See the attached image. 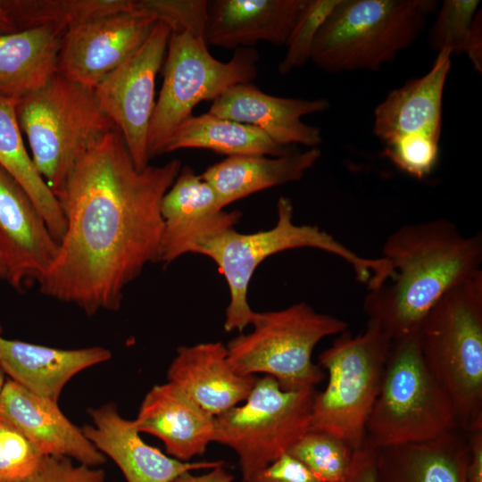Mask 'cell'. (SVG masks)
<instances>
[{"instance_id": "cell-9", "label": "cell", "mask_w": 482, "mask_h": 482, "mask_svg": "<svg viewBox=\"0 0 482 482\" xmlns=\"http://www.w3.org/2000/svg\"><path fill=\"white\" fill-rule=\"evenodd\" d=\"M251 325V332L226 345L230 365L241 375H268L284 390L314 387L322 381L323 370L312 361L313 349L324 337L348 328L345 320L318 312L305 302L255 312Z\"/></svg>"}, {"instance_id": "cell-29", "label": "cell", "mask_w": 482, "mask_h": 482, "mask_svg": "<svg viewBox=\"0 0 482 482\" xmlns=\"http://www.w3.org/2000/svg\"><path fill=\"white\" fill-rule=\"evenodd\" d=\"M222 210L212 186L191 167L182 166L162 201V234L174 233L202 222Z\"/></svg>"}, {"instance_id": "cell-30", "label": "cell", "mask_w": 482, "mask_h": 482, "mask_svg": "<svg viewBox=\"0 0 482 482\" xmlns=\"http://www.w3.org/2000/svg\"><path fill=\"white\" fill-rule=\"evenodd\" d=\"M354 450L343 439L321 431H308L287 453L300 461L320 482H342Z\"/></svg>"}, {"instance_id": "cell-19", "label": "cell", "mask_w": 482, "mask_h": 482, "mask_svg": "<svg viewBox=\"0 0 482 482\" xmlns=\"http://www.w3.org/2000/svg\"><path fill=\"white\" fill-rule=\"evenodd\" d=\"M137 430L162 441L170 457L188 461L213 443L214 416L171 382L154 386L134 420Z\"/></svg>"}, {"instance_id": "cell-12", "label": "cell", "mask_w": 482, "mask_h": 482, "mask_svg": "<svg viewBox=\"0 0 482 482\" xmlns=\"http://www.w3.org/2000/svg\"><path fill=\"white\" fill-rule=\"evenodd\" d=\"M171 29L158 21L142 46L94 89L100 109L121 133L135 167L149 165L147 138L155 79Z\"/></svg>"}, {"instance_id": "cell-36", "label": "cell", "mask_w": 482, "mask_h": 482, "mask_svg": "<svg viewBox=\"0 0 482 482\" xmlns=\"http://www.w3.org/2000/svg\"><path fill=\"white\" fill-rule=\"evenodd\" d=\"M25 482H105L102 469L74 465L71 459L45 455Z\"/></svg>"}, {"instance_id": "cell-33", "label": "cell", "mask_w": 482, "mask_h": 482, "mask_svg": "<svg viewBox=\"0 0 482 482\" xmlns=\"http://www.w3.org/2000/svg\"><path fill=\"white\" fill-rule=\"evenodd\" d=\"M135 11L165 23L171 32L204 38L208 0H136Z\"/></svg>"}, {"instance_id": "cell-44", "label": "cell", "mask_w": 482, "mask_h": 482, "mask_svg": "<svg viewBox=\"0 0 482 482\" xmlns=\"http://www.w3.org/2000/svg\"><path fill=\"white\" fill-rule=\"evenodd\" d=\"M5 380H4V372L0 365V395L2 393L3 387L4 386Z\"/></svg>"}, {"instance_id": "cell-21", "label": "cell", "mask_w": 482, "mask_h": 482, "mask_svg": "<svg viewBox=\"0 0 482 482\" xmlns=\"http://www.w3.org/2000/svg\"><path fill=\"white\" fill-rule=\"evenodd\" d=\"M451 56L449 50L438 51L428 73L390 91L377 106L373 132L383 144L408 136L439 140L443 93Z\"/></svg>"}, {"instance_id": "cell-24", "label": "cell", "mask_w": 482, "mask_h": 482, "mask_svg": "<svg viewBox=\"0 0 482 482\" xmlns=\"http://www.w3.org/2000/svg\"><path fill=\"white\" fill-rule=\"evenodd\" d=\"M321 155L319 147L281 156L237 155L210 166L201 177L214 189L223 209L253 193L300 180Z\"/></svg>"}, {"instance_id": "cell-40", "label": "cell", "mask_w": 482, "mask_h": 482, "mask_svg": "<svg viewBox=\"0 0 482 482\" xmlns=\"http://www.w3.org/2000/svg\"><path fill=\"white\" fill-rule=\"evenodd\" d=\"M474 70L479 74L482 73V17L481 11L478 10L473 20L471 29L468 35L464 52Z\"/></svg>"}, {"instance_id": "cell-2", "label": "cell", "mask_w": 482, "mask_h": 482, "mask_svg": "<svg viewBox=\"0 0 482 482\" xmlns=\"http://www.w3.org/2000/svg\"><path fill=\"white\" fill-rule=\"evenodd\" d=\"M238 211L223 210L200 223L162 237L158 262L170 263L192 253L212 259L223 274L229 291L224 329L242 331L252 324L255 312L247 300L253 272L268 257L295 248H314L334 254L346 262L356 278L367 287L379 286L392 274L388 260L363 257L315 225L294 221L291 200L280 196L277 203V221L268 230L240 233L234 226L241 218Z\"/></svg>"}, {"instance_id": "cell-18", "label": "cell", "mask_w": 482, "mask_h": 482, "mask_svg": "<svg viewBox=\"0 0 482 482\" xmlns=\"http://www.w3.org/2000/svg\"><path fill=\"white\" fill-rule=\"evenodd\" d=\"M307 1H208L205 41L235 50L262 41L285 46Z\"/></svg>"}, {"instance_id": "cell-41", "label": "cell", "mask_w": 482, "mask_h": 482, "mask_svg": "<svg viewBox=\"0 0 482 482\" xmlns=\"http://www.w3.org/2000/svg\"><path fill=\"white\" fill-rule=\"evenodd\" d=\"M234 477L225 468L224 464L208 470L207 472L194 475L191 471L185 472L171 482H233Z\"/></svg>"}, {"instance_id": "cell-6", "label": "cell", "mask_w": 482, "mask_h": 482, "mask_svg": "<svg viewBox=\"0 0 482 482\" xmlns=\"http://www.w3.org/2000/svg\"><path fill=\"white\" fill-rule=\"evenodd\" d=\"M432 0H339L320 26L311 61L329 73L378 70L424 29Z\"/></svg>"}, {"instance_id": "cell-26", "label": "cell", "mask_w": 482, "mask_h": 482, "mask_svg": "<svg viewBox=\"0 0 482 482\" xmlns=\"http://www.w3.org/2000/svg\"><path fill=\"white\" fill-rule=\"evenodd\" d=\"M186 148L209 149L229 157L281 156L295 149L279 145L256 127L212 115H191L166 142L162 154Z\"/></svg>"}, {"instance_id": "cell-34", "label": "cell", "mask_w": 482, "mask_h": 482, "mask_svg": "<svg viewBox=\"0 0 482 482\" xmlns=\"http://www.w3.org/2000/svg\"><path fill=\"white\" fill-rule=\"evenodd\" d=\"M43 456L21 431L0 420V482H25Z\"/></svg>"}, {"instance_id": "cell-37", "label": "cell", "mask_w": 482, "mask_h": 482, "mask_svg": "<svg viewBox=\"0 0 482 482\" xmlns=\"http://www.w3.org/2000/svg\"><path fill=\"white\" fill-rule=\"evenodd\" d=\"M240 482H320L307 468L285 453L259 471L242 478Z\"/></svg>"}, {"instance_id": "cell-7", "label": "cell", "mask_w": 482, "mask_h": 482, "mask_svg": "<svg viewBox=\"0 0 482 482\" xmlns=\"http://www.w3.org/2000/svg\"><path fill=\"white\" fill-rule=\"evenodd\" d=\"M454 428L452 401L426 364L417 332L394 340L364 442L378 449L430 440Z\"/></svg>"}, {"instance_id": "cell-22", "label": "cell", "mask_w": 482, "mask_h": 482, "mask_svg": "<svg viewBox=\"0 0 482 482\" xmlns=\"http://www.w3.org/2000/svg\"><path fill=\"white\" fill-rule=\"evenodd\" d=\"M111 357V352L101 346L58 349L5 339L0 334L4 374L29 392L56 403L73 376Z\"/></svg>"}, {"instance_id": "cell-17", "label": "cell", "mask_w": 482, "mask_h": 482, "mask_svg": "<svg viewBox=\"0 0 482 482\" xmlns=\"http://www.w3.org/2000/svg\"><path fill=\"white\" fill-rule=\"evenodd\" d=\"M0 420L21 431L44 455L74 459L97 467L106 456L59 409L57 403L6 380L0 395Z\"/></svg>"}, {"instance_id": "cell-3", "label": "cell", "mask_w": 482, "mask_h": 482, "mask_svg": "<svg viewBox=\"0 0 482 482\" xmlns=\"http://www.w3.org/2000/svg\"><path fill=\"white\" fill-rule=\"evenodd\" d=\"M381 256L393 274L369 289L363 311L394 341L417 332L448 290L481 270L482 235L465 237L446 219L409 223L387 237Z\"/></svg>"}, {"instance_id": "cell-38", "label": "cell", "mask_w": 482, "mask_h": 482, "mask_svg": "<svg viewBox=\"0 0 482 482\" xmlns=\"http://www.w3.org/2000/svg\"><path fill=\"white\" fill-rule=\"evenodd\" d=\"M342 482H377L376 449L364 442L362 447L354 450L352 465Z\"/></svg>"}, {"instance_id": "cell-35", "label": "cell", "mask_w": 482, "mask_h": 482, "mask_svg": "<svg viewBox=\"0 0 482 482\" xmlns=\"http://www.w3.org/2000/svg\"><path fill=\"white\" fill-rule=\"evenodd\" d=\"M383 154L399 170L422 179L436 168L439 140L421 136L398 137L384 144Z\"/></svg>"}, {"instance_id": "cell-20", "label": "cell", "mask_w": 482, "mask_h": 482, "mask_svg": "<svg viewBox=\"0 0 482 482\" xmlns=\"http://www.w3.org/2000/svg\"><path fill=\"white\" fill-rule=\"evenodd\" d=\"M167 378L217 416L243 403L257 378L235 371L228 359L227 346L217 341L179 346L168 368Z\"/></svg>"}, {"instance_id": "cell-43", "label": "cell", "mask_w": 482, "mask_h": 482, "mask_svg": "<svg viewBox=\"0 0 482 482\" xmlns=\"http://www.w3.org/2000/svg\"><path fill=\"white\" fill-rule=\"evenodd\" d=\"M0 278H6V268L0 255Z\"/></svg>"}, {"instance_id": "cell-25", "label": "cell", "mask_w": 482, "mask_h": 482, "mask_svg": "<svg viewBox=\"0 0 482 482\" xmlns=\"http://www.w3.org/2000/svg\"><path fill=\"white\" fill-rule=\"evenodd\" d=\"M63 35L39 27L0 36V94L18 102L57 74Z\"/></svg>"}, {"instance_id": "cell-42", "label": "cell", "mask_w": 482, "mask_h": 482, "mask_svg": "<svg viewBox=\"0 0 482 482\" xmlns=\"http://www.w3.org/2000/svg\"><path fill=\"white\" fill-rule=\"evenodd\" d=\"M7 0H0V36L17 32Z\"/></svg>"}, {"instance_id": "cell-39", "label": "cell", "mask_w": 482, "mask_h": 482, "mask_svg": "<svg viewBox=\"0 0 482 482\" xmlns=\"http://www.w3.org/2000/svg\"><path fill=\"white\" fill-rule=\"evenodd\" d=\"M469 457L467 482H482V428L466 433Z\"/></svg>"}, {"instance_id": "cell-13", "label": "cell", "mask_w": 482, "mask_h": 482, "mask_svg": "<svg viewBox=\"0 0 482 482\" xmlns=\"http://www.w3.org/2000/svg\"><path fill=\"white\" fill-rule=\"evenodd\" d=\"M157 23L137 11L98 17L62 36L57 73L95 89L146 40Z\"/></svg>"}, {"instance_id": "cell-1", "label": "cell", "mask_w": 482, "mask_h": 482, "mask_svg": "<svg viewBox=\"0 0 482 482\" xmlns=\"http://www.w3.org/2000/svg\"><path fill=\"white\" fill-rule=\"evenodd\" d=\"M181 167L174 159L137 170L117 128L97 140L58 198L66 231L40 292L88 315L117 311L126 287L158 262L161 204Z\"/></svg>"}, {"instance_id": "cell-31", "label": "cell", "mask_w": 482, "mask_h": 482, "mask_svg": "<svg viewBox=\"0 0 482 482\" xmlns=\"http://www.w3.org/2000/svg\"><path fill=\"white\" fill-rule=\"evenodd\" d=\"M339 0H308L286 43V54L278 65L280 75L311 61L316 35Z\"/></svg>"}, {"instance_id": "cell-4", "label": "cell", "mask_w": 482, "mask_h": 482, "mask_svg": "<svg viewBox=\"0 0 482 482\" xmlns=\"http://www.w3.org/2000/svg\"><path fill=\"white\" fill-rule=\"evenodd\" d=\"M423 359L450 397L459 428H482V270L448 290L417 331Z\"/></svg>"}, {"instance_id": "cell-15", "label": "cell", "mask_w": 482, "mask_h": 482, "mask_svg": "<svg viewBox=\"0 0 482 482\" xmlns=\"http://www.w3.org/2000/svg\"><path fill=\"white\" fill-rule=\"evenodd\" d=\"M93 425L81 428L84 436L104 455L110 457L127 482H171L179 475L210 470L222 461H181L145 443L134 420L124 419L113 403L88 411Z\"/></svg>"}, {"instance_id": "cell-45", "label": "cell", "mask_w": 482, "mask_h": 482, "mask_svg": "<svg viewBox=\"0 0 482 482\" xmlns=\"http://www.w3.org/2000/svg\"><path fill=\"white\" fill-rule=\"evenodd\" d=\"M1 331H2V328H1V326H0V334H1Z\"/></svg>"}, {"instance_id": "cell-5", "label": "cell", "mask_w": 482, "mask_h": 482, "mask_svg": "<svg viewBox=\"0 0 482 482\" xmlns=\"http://www.w3.org/2000/svg\"><path fill=\"white\" fill-rule=\"evenodd\" d=\"M16 114L34 164L57 198L82 155L116 128L93 88L58 73L18 101Z\"/></svg>"}, {"instance_id": "cell-28", "label": "cell", "mask_w": 482, "mask_h": 482, "mask_svg": "<svg viewBox=\"0 0 482 482\" xmlns=\"http://www.w3.org/2000/svg\"><path fill=\"white\" fill-rule=\"evenodd\" d=\"M18 31L51 27L62 32L85 21L134 12L136 0H7Z\"/></svg>"}, {"instance_id": "cell-23", "label": "cell", "mask_w": 482, "mask_h": 482, "mask_svg": "<svg viewBox=\"0 0 482 482\" xmlns=\"http://www.w3.org/2000/svg\"><path fill=\"white\" fill-rule=\"evenodd\" d=\"M466 433L454 428L433 439L376 449L377 482H467Z\"/></svg>"}, {"instance_id": "cell-27", "label": "cell", "mask_w": 482, "mask_h": 482, "mask_svg": "<svg viewBox=\"0 0 482 482\" xmlns=\"http://www.w3.org/2000/svg\"><path fill=\"white\" fill-rule=\"evenodd\" d=\"M17 103L0 94V167L29 195L59 243L66 231V219L58 198L25 147L17 120Z\"/></svg>"}, {"instance_id": "cell-8", "label": "cell", "mask_w": 482, "mask_h": 482, "mask_svg": "<svg viewBox=\"0 0 482 482\" xmlns=\"http://www.w3.org/2000/svg\"><path fill=\"white\" fill-rule=\"evenodd\" d=\"M392 338L374 321L356 336L345 331L320 353L328 382L313 399L309 431H321L362 446L366 424L378 395Z\"/></svg>"}, {"instance_id": "cell-10", "label": "cell", "mask_w": 482, "mask_h": 482, "mask_svg": "<svg viewBox=\"0 0 482 482\" xmlns=\"http://www.w3.org/2000/svg\"><path fill=\"white\" fill-rule=\"evenodd\" d=\"M207 46L204 37L189 32L170 33L162 86L148 131L150 159L162 154L168 139L197 104L213 101L229 88L257 77L259 54L254 48H237L230 60L221 62Z\"/></svg>"}, {"instance_id": "cell-16", "label": "cell", "mask_w": 482, "mask_h": 482, "mask_svg": "<svg viewBox=\"0 0 482 482\" xmlns=\"http://www.w3.org/2000/svg\"><path fill=\"white\" fill-rule=\"evenodd\" d=\"M325 98L303 99L266 94L249 83L236 85L212 101L209 113L258 128L276 143L292 146L318 147L322 142L318 127L304 123L302 117L325 112Z\"/></svg>"}, {"instance_id": "cell-11", "label": "cell", "mask_w": 482, "mask_h": 482, "mask_svg": "<svg viewBox=\"0 0 482 482\" xmlns=\"http://www.w3.org/2000/svg\"><path fill=\"white\" fill-rule=\"evenodd\" d=\"M314 387L284 390L273 378H256L242 404L214 416L213 443L238 457L242 478L265 468L310 430Z\"/></svg>"}, {"instance_id": "cell-14", "label": "cell", "mask_w": 482, "mask_h": 482, "mask_svg": "<svg viewBox=\"0 0 482 482\" xmlns=\"http://www.w3.org/2000/svg\"><path fill=\"white\" fill-rule=\"evenodd\" d=\"M59 243L26 191L0 167V255L6 279L21 290L41 281Z\"/></svg>"}, {"instance_id": "cell-32", "label": "cell", "mask_w": 482, "mask_h": 482, "mask_svg": "<svg viewBox=\"0 0 482 482\" xmlns=\"http://www.w3.org/2000/svg\"><path fill=\"white\" fill-rule=\"evenodd\" d=\"M478 0H445L430 32V43L437 52L443 49L452 54H461L478 12Z\"/></svg>"}]
</instances>
